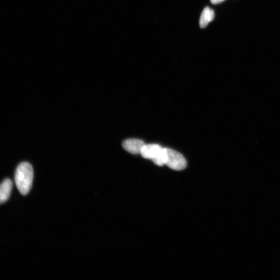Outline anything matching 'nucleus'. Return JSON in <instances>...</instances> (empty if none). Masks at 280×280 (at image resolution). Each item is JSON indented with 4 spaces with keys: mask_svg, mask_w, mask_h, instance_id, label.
Here are the masks:
<instances>
[{
    "mask_svg": "<svg viewBox=\"0 0 280 280\" xmlns=\"http://www.w3.org/2000/svg\"><path fill=\"white\" fill-rule=\"evenodd\" d=\"M13 188L12 182L5 180L0 184V205L6 202L10 198Z\"/></svg>",
    "mask_w": 280,
    "mask_h": 280,
    "instance_id": "nucleus-6",
    "label": "nucleus"
},
{
    "mask_svg": "<svg viewBox=\"0 0 280 280\" xmlns=\"http://www.w3.org/2000/svg\"><path fill=\"white\" fill-rule=\"evenodd\" d=\"M224 0H211V2L212 4L217 5L224 2Z\"/></svg>",
    "mask_w": 280,
    "mask_h": 280,
    "instance_id": "nucleus-7",
    "label": "nucleus"
},
{
    "mask_svg": "<svg viewBox=\"0 0 280 280\" xmlns=\"http://www.w3.org/2000/svg\"><path fill=\"white\" fill-rule=\"evenodd\" d=\"M215 18V12L213 10L207 7L203 10L199 20L200 27L204 29L210 22Z\"/></svg>",
    "mask_w": 280,
    "mask_h": 280,
    "instance_id": "nucleus-5",
    "label": "nucleus"
},
{
    "mask_svg": "<svg viewBox=\"0 0 280 280\" xmlns=\"http://www.w3.org/2000/svg\"><path fill=\"white\" fill-rule=\"evenodd\" d=\"M34 178V171L28 162H23L17 167L15 181L19 192L23 195H27L30 191Z\"/></svg>",
    "mask_w": 280,
    "mask_h": 280,
    "instance_id": "nucleus-1",
    "label": "nucleus"
},
{
    "mask_svg": "<svg viewBox=\"0 0 280 280\" xmlns=\"http://www.w3.org/2000/svg\"><path fill=\"white\" fill-rule=\"evenodd\" d=\"M145 145L144 141L137 139H131L125 140L123 143V147L126 151L133 155L140 154L141 150Z\"/></svg>",
    "mask_w": 280,
    "mask_h": 280,
    "instance_id": "nucleus-4",
    "label": "nucleus"
},
{
    "mask_svg": "<svg viewBox=\"0 0 280 280\" xmlns=\"http://www.w3.org/2000/svg\"><path fill=\"white\" fill-rule=\"evenodd\" d=\"M140 155L146 159L152 160L159 166L165 165L166 148L158 144H145L142 148Z\"/></svg>",
    "mask_w": 280,
    "mask_h": 280,
    "instance_id": "nucleus-2",
    "label": "nucleus"
},
{
    "mask_svg": "<svg viewBox=\"0 0 280 280\" xmlns=\"http://www.w3.org/2000/svg\"><path fill=\"white\" fill-rule=\"evenodd\" d=\"M165 165L172 170L182 171L186 168L187 161L180 152L166 148Z\"/></svg>",
    "mask_w": 280,
    "mask_h": 280,
    "instance_id": "nucleus-3",
    "label": "nucleus"
}]
</instances>
